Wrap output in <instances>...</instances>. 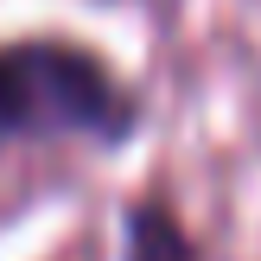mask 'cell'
Returning a JSON list of instances; mask_svg holds the SVG:
<instances>
[{
  "instance_id": "cell-1",
  "label": "cell",
  "mask_w": 261,
  "mask_h": 261,
  "mask_svg": "<svg viewBox=\"0 0 261 261\" xmlns=\"http://www.w3.org/2000/svg\"><path fill=\"white\" fill-rule=\"evenodd\" d=\"M134 102L109 83L89 51L0 45V134H102L121 140Z\"/></svg>"
},
{
  "instance_id": "cell-2",
  "label": "cell",
  "mask_w": 261,
  "mask_h": 261,
  "mask_svg": "<svg viewBox=\"0 0 261 261\" xmlns=\"http://www.w3.org/2000/svg\"><path fill=\"white\" fill-rule=\"evenodd\" d=\"M127 261H198V249L166 204H134L127 211Z\"/></svg>"
}]
</instances>
